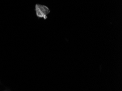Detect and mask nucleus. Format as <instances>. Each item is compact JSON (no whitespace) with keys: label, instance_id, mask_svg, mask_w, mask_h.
<instances>
[{"label":"nucleus","instance_id":"1","mask_svg":"<svg viewBox=\"0 0 122 91\" xmlns=\"http://www.w3.org/2000/svg\"><path fill=\"white\" fill-rule=\"evenodd\" d=\"M35 10L37 17L43 18L44 20L47 19L48 14L50 13V9L48 7L41 5H36L35 6Z\"/></svg>","mask_w":122,"mask_h":91}]
</instances>
